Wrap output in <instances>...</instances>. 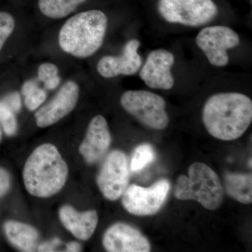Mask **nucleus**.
Segmentation results:
<instances>
[{
	"label": "nucleus",
	"mask_w": 252,
	"mask_h": 252,
	"mask_svg": "<svg viewBox=\"0 0 252 252\" xmlns=\"http://www.w3.org/2000/svg\"><path fill=\"white\" fill-rule=\"evenodd\" d=\"M38 78L44 83L48 90H54L61 83L59 69L56 64L51 63H44L38 68Z\"/></svg>",
	"instance_id": "nucleus-21"
},
{
	"label": "nucleus",
	"mask_w": 252,
	"mask_h": 252,
	"mask_svg": "<svg viewBox=\"0 0 252 252\" xmlns=\"http://www.w3.org/2000/svg\"><path fill=\"white\" fill-rule=\"evenodd\" d=\"M225 190L229 196L243 204L252 203V173H232L224 175Z\"/></svg>",
	"instance_id": "nucleus-17"
},
{
	"label": "nucleus",
	"mask_w": 252,
	"mask_h": 252,
	"mask_svg": "<svg viewBox=\"0 0 252 252\" xmlns=\"http://www.w3.org/2000/svg\"><path fill=\"white\" fill-rule=\"evenodd\" d=\"M158 11L167 23L197 28L212 22L219 9L212 0H159Z\"/></svg>",
	"instance_id": "nucleus-6"
},
{
	"label": "nucleus",
	"mask_w": 252,
	"mask_h": 252,
	"mask_svg": "<svg viewBox=\"0 0 252 252\" xmlns=\"http://www.w3.org/2000/svg\"><path fill=\"white\" fill-rule=\"evenodd\" d=\"M5 234L10 243L22 252H34L37 250L39 233L31 225L16 220L4 223Z\"/></svg>",
	"instance_id": "nucleus-16"
},
{
	"label": "nucleus",
	"mask_w": 252,
	"mask_h": 252,
	"mask_svg": "<svg viewBox=\"0 0 252 252\" xmlns=\"http://www.w3.org/2000/svg\"><path fill=\"white\" fill-rule=\"evenodd\" d=\"M107 25L108 18L99 10L74 15L61 28L59 45L63 51L74 57H90L103 44Z\"/></svg>",
	"instance_id": "nucleus-3"
},
{
	"label": "nucleus",
	"mask_w": 252,
	"mask_h": 252,
	"mask_svg": "<svg viewBox=\"0 0 252 252\" xmlns=\"http://www.w3.org/2000/svg\"><path fill=\"white\" fill-rule=\"evenodd\" d=\"M5 103L11 107L16 113L20 112L21 109V96L18 93L15 92L6 95L2 99Z\"/></svg>",
	"instance_id": "nucleus-25"
},
{
	"label": "nucleus",
	"mask_w": 252,
	"mask_h": 252,
	"mask_svg": "<svg viewBox=\"0 0 252 252\" xmlns=\"http://www.w3.org/2000/svg\"><path fill=\"white\" fill-rule=\"evenodd\" d=\"M81 251L80 244L77 242H71L66 245V252H77Z\"/></svg>",
	"instance_id": "nucleus-27"
},
{
	"label": "nucleus",
	"mask_w": 252,
	"mask_h": 252,
	"mask_svg": "<svg viewBox=\"0 0 252 252\" xmlns=\"http://www.w3.org/2000/svg\"><path fill=\"white\" fill-rule=\"evenodd\" d=\"M68 172L67 163L54 144H43L36 147L26 160L23 182L31 195L50 198L65 185Z\"/></svg>",
	"instance_id": "nucleus-2"
},
{
	"label": "nucleus",
	"mask_w": 252,
	"mask_h": 252,
	"mask_svg": "<svg viewBox=\"0 0 252 252\" xmlns=\"http://www.w3.org/2000/svg\"><path fill=\"white\" fill-rule=\"evenodd\" d=\"M79 97V86L74 81H67L54 98L36 112V125L46 127L56 124L72 112Z\"/></svg>",
	"instance_id": "nucleus-11"
},
{
	"label": "nucleus",
	"mask_w": 252,
	"mask_h": 252,
	"mask_svg": "<svg viewBox=\"0 0 252 252\" xmlns=\"http://www.w3.org/2000/svg\"><path fill=\"white\" fill-rule=\"evenodd\" d=\"M121 104L130 115L154 130H164L170 123L165 99L150 91H126L121 97Z\"/></svg>",
	"instance_id": "nucleus-5"
},
{
	"label": "nucleus",
	"mask_w": 252,
	"mask_h": 252,
	"mask_svg": "<svg viewBox=\"0 0 252 252\" xmlns=\"http://www.w3.org/2000/svg\"><path fill=\"white\" fill-rule=\"evenodd\" d=\"M61 245H62V241L59 238H55L38 245L37 251L41 252H55L56 251V249Z\"/></svg>",
	"instance_id": "nucleus-26"
},
{
	"label": "nucleus",
	"mask_w": 252,
	"mask_h": 252,
	"mask_svg": "<svg viewBox=\"0 0 252 252\" xmlns=\"http://www.w3.org/2000/svg\"><path fill=\"white\" fill-rule=\"evenodd\" d=\"M1 130H0V142H1Z\"/></svg>",
	"instance_id": "nucleus-29"
},
{
	"label": "nucleus",
	"mask_w": 252,
	"mask_h": 252,
	"mask_svg": "<svg viewBox=\"0 0 252 252\" xmlns=\"http://www.w3.org/2000/svg\"><path fill=\"white\" fill-rule=\"evenodd\" d=\"M22 94L25 96V104L29 110L34 111L45 101V91L38 86L35 81H28L23 84Z\"/></svg>",
	"instance_id": "nucleus-20"
},
{
	"label": "nucleus",
	"mask_w": 252,
	"mask_h": 252,
	"mask_svg": "<svg viewBox=\"0 0 252 252\" xmlns=\"http://www.w3.org/2000/svg\"><path fill=\"white\" fill-rule=\"evenodd\" d=\"M175 61V56L167 50L152 51L141 69V79L151 89L170 90L175 84L172 74Z\"/></svg>",
	"instance_id": "nucleus-10"
},
{
	"label": "nucleus",
	"mask_w": 252,
	"mask_h": 252,
	"mask_svg": "<svg viewBox=\"0 0 252 252\" xmlns=\"http://www.w3.org/2000/svg\"><path fill=\"white\" fill-rule=\"evenodd\" d=\"M170 183L166 179L157 181L149 187L132 185L122 195L123 206L136 216H151L160 211L166 201Z\"/></svg>",
	"instance_id": "nucleus-7"
},
{
	"label": "nucleus",
	"mask_w": 252,
	"mask_h": 252,
	"mask_svg": "<svg viewBox=\"0 0 252 252\" xmlns=\"http://www.w3.org/2000/svg\"><path fill=\"white\" fill-rule=\"evenodd\" d=\"M240 36L231 28L223 26H208L199 32L195 43L207 61L215 67H222L229 63L227 51L240 44Z\"/></svg>",
	"instance_id": "nucleus-8"
},
{
	"label": "nucleus",
	"mask_w": 252,
	"mask_h": 252,
	"mask_svg": "<svg viewBox=\"0 0 252 252\" xmlns=\"http://www.w3.org/2000/svg\"><path fill=\"white\" fill-rule=\"evenodd\" d=\"M102 244L109 252L151 251L148 239L137 228L122 222L114 223L107 228L102 238Z\"/></svg>",
	"instance_id": "nucleus-12"
},
{
	"label": "nucleus",
	"mask_w": 252,
	"mask_h": 252,
	"mask_svg": "<svg viewBox=\"0 0 252 252\" xmlns=\"http://www.w3.org/2000/svg\"><path fill=\"white\" fill-rule=\"evenodd\" d=\"M157 157L154 147L149 144L137 146L131 157L130 169L133 172H140L155 160Z\"/></svg>",
	"instance_id": "nucleus-19"
},
{
	"label": "nucleus",
	"mask_w": 252,
	"mask_h": 252,
	"mask_svg": "<svg viewBox=\"0 0 252 252\" xmlns=\"http://www.w3.org/2000/svg\"><path fill=\"white\" fill-rule=\"evenodd\" d=\"M175 195L178 200H193L209 210H215L223 200V189L218 175L203 162H195L189 168L188 176L180 175Z\"/></svg>",
	"instance_id": "nucleus-4"
},
{
	"label": "nucleus",
	"mask_w": 252,
	"mask_h": 252,
	"mask_svg": "<svg viewBox=\"0 0 252 252\" xmlns=\"http://www.w3.org/2000/svg\"><path fill=\"white\" fill-rule=\"evenodd\" d=\"M16 114L2 99L0 100V122L6 135H14L17 131Z\"/></svg>",
	"instance_id": "nucleus-22"
},
{
	"label": "nucleus",
	"mask_w": 252,
	"mask_h": 252,
	"mask_svg": "<svg viewBox=\"0 0 252 252\" xmlns=\"http://www.w3.org/2000/svg\"><path fill=\"white\" fill-rule=\"evenodd\" d=\"M140 41L131 39L126 43L120 56H106L99 60L97 70L102 77H117L119 75H134L142 66V58L138 54Z\"/></svg>",
	"instance_id": "nucleus-13"
},
{
	"label": "nucleus",
	"mask_w": 252,
	"mask_h": 252,
	"mask_svg": "<svg viewBox=\"0 0 252 252\" xmlns=\"http://www.w3.org/2000/svg\"><path fill=\"white\" fill-rule=\"evenodd\" d=\"M86 0H39V7L43 14L51 18L66 17L75 11Z\"/></svg>",
	"instance_id": "nucleus-18"
},
{
	"label": "nucleus",
	"mask_w": 252,
	"mask_h": 252,
	"mask_svg": "<svg viewBox=\"0 0 252 252\" xmlns=\"http://www.w3.org/2000/svg\"><path fill=\"white\" fill-rule=\"evenodd\" d=\"M11 187V177L9 172L0 167V198L7 193Z\"/></svg>",
	"instance_id": "nucleus-24"
},
{
	"label": "nucleus",
	"mask_w": 252,
	"mask_h": 252,
	"mask_svg": "<svg viewBox=\"0 0 252 252\" xmlns=\"http://www.w3.org/2000/svg\"><path fill=\"white\" fill-rule=\"evenodd\" d=\"M252 158H250L249 159V160H248V166L249 167H250V168H252Z\"/></svg>",
	"instance_id": "nucleus-28"
},
{
	"label": "nucleus",
	"mask_w": 252,
	"mask_h": 252,
	"mask_svg": "<svg viewBox=\"0 0 252 252\" xmlns=\"http://www.w3.org/2000/svg\"><path fill=\"white\" fill-rule=\"evenodd\" d=\"M202 119L207 132L220 140H237L252 122V101L236 92L219 93L204 104Z\"/></svg>",
	"instance_id": "nucleus-1"
},
{
	"label": "nucleus",
	"mask_w": 252,
	"mask_h": 252,
	"mask_svg": "<svg viewBox=\"0 0 252 252\" xmlns=\"http://www.w3.org/2000/svg\"><path fill=\"white\" fill-rule=\"evenodd\" d=\"M59 218L66 229L84 241L92 237L98 223L95 210L79 212L70 205H64L60 209Z\"/></svg>",
	"instance_id": "nucleus-15"
},
{
	"label": "nucleus",
	"mask_w": 252,
	"mask_h": 252,
	"mask_svg": "<svg viewBox=\"0 0 252 252\" xmlns=\"http://www.w3.org/2000/svg\"><path fill=\"white\" fill-rule=\"evenodd\" d=\"M15 28V20L7 12L0 11V51Z\"/></svg>",
	"instance_id": "nucleus-23"
},
{
	"label": "nucleus",
	"mask_w": 252,
	"mask_h": 252,
	"mask_svg": "<svg viewBox=\"0 0 252 252\" xmlns=\"http://www.w3.org/2000/svg\"><path fill=\"white\" fill-rule=\"evenodd\" d=\"M111 142L112 137L107 120L102 116L97 115L89 124L79 152L87 163L94 164L106 155Z\"/></svg>",
	"instance_id": "nucleus-14"
},
{
	"label": "nucleus",
	"mask_w": 252,
	"mask_h": 252,
	"mask_svg": "<svg viewBox=\"0 0 252 252\" xmlns=\"http://www.w3.org/2000/svg\"><path fill=\"white\" fill-rule=\"evenodd\" d=\"M130 167L127 158L120 150H113L104 158L97 176V185L103 196L117 200L128 187Z\"/></svg>",
	"instance_id": "nucleus-9"
}]
</instances>
